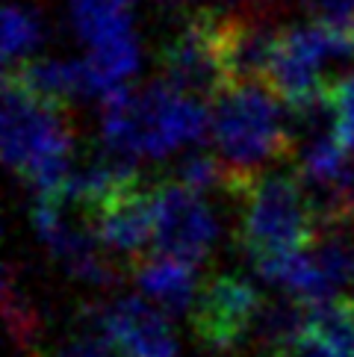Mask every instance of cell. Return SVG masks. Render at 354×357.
<instances>
[{
    "label": "cell",
    "mask_w": 354,
    "mask_h": 357,
    "mask_svg": "<svg viewBox=\"0 0 354 357\" xmlns=\"http://www.w3.org/2000/svg\"><path fill=\"white\" fill-rule=\"evenodd\" d=\"M269 357H343L334 346H328L322 337H316L313 331H301V334L277 342Z\"/></svg>",
    "instance_id": "ac0fdd59"
},
{
    "label": "cell",
    "mask_w": 354,
    "mask_h": 357,
    "mask_svg": "<svg viewBox=\"0 0 354 357\" xmlns=\"http://www.w3.org/2000/svg\"><path fill=\"white\" fill-rule=\"evenodd\" d=\"M351 219H354V189H351Z\"/></svg>",
    "instance_id": "ffe728a7"
},
{
    "label": "cell",
    "mask_w": 354,
    "mask_h": 357,
    "mask_svg": "<svg viewBox=\"0 0 354 357\" xmlns=\"http://www.w3.org/2000/svg\"><path fill=\"white\" fill-rule=\"evenodd\" d=\"M62 357H109V342L107 340H95V337L74 340Z\"/></svg>",
    "instance_id": "d6986e66"
},
{
    "label": "cell",
    "mask_w": 354,
    "mask_h": 357,
    "mask_svg": "<svg viewBox=\"0 0 354 357\" xmlns=\"http://www.w3.org/2000/svg\"><path fill=\"white\" fill-rule=\"evenodd\" d=\"M233 198L239 201V242L254 263L307 251L325 234L319 210L295 177L269 172Z\"/></svg>",
    "instance_id": "277c9868"
},
{
    "label": "cell",
    "mask_w": 354,
    "mask_h": 357,
    "mask_svg": "<svg viewBox=\"0 0 354 357\" xmlns=\"http://www.w3.org/2000/svg\"><path fill=\"white\" fill-rule=\"evenodd\" d=\"M331 56H337V50L316 21L286 24L275 39L263 83L284 100L289 112L305 109L331 95L334 83L325 77V62Z\"/></svg>",
    "instance_id": "5b68a950"
},
{
    "label": "cell",
    "mask_w": 354,
    "mask_h": 357,
    "mask_svg": "<svg viewBox=\"0 0 354 357\" xmlns=\"http://www.w3.org/2000/svg\"><path fill=\"white\" fill-rule=\"evenodd\" d=\"M160 66L166 83L210 104L231 86L222 50V15L207 9L189 15L162 47Z\"/></svg>",
    "instance_id": "8992f818"
},
{
    "label": "cell",
    "mask_w": 354,
    "mask_h": 357,
    "mask_svg": "<svg viewBox=\"0 0 354 357\" xmlns=\"http://www.w3.org/2000/svg\"><path fill=\"white\" fill-rule=\"evenodd\" d=\"M130 6L133 0H71V18L77 33L92 47L116 36L133 33Z\"/></svg>",
    "instance_id": "5bb4252c"
},
{
    "label": "cell",
    "mask_w": 354,
    "mask_h": 357,
    "mask_svg": "<svg viewBox=\"0 0 354 357\" xmlns=\"http://www.w3.org/2000/svg\"><path fill=\"white\" fill-rule=\"evenodd\" d=\"M174 181L183 183L186 189H192V192L204 195L207 189H213V186L224 189L227 174H224V165L219 162V157H213V154H192V157H186L180 165H177V177H174Z\"/></svg>",
    "instance_id": "2e32d148"
},
{
    "label": "cell",
    "mask_w": 354,
    "mask_h": 357,
    "mask_svg": "<svg viewBox=\"0 0 354 357\" xmlns=\"http://www.w3.org/2000/svg\"><path fill=\"white\" fill-rule=\"evenodd\" d=\"M133 278L139 289L169 313H183L186 307L192 310V304L201 292L192 266L174 260V257H162V254L139 257Z\"/></svg>",
    "instance_id": "7c38bea8"
},
{
    "label": "cell",
    "mask_w": 354,
    "mask_h": 357,
    "mask_svg": "<svg viewBox=\"0 0 354 357\" xmlns=\"http://www.w3.org/2000/svg\"><path fill=\"white\" fill-rule=\"evenodd\" d=\"M139 45L133 33L116 36V39H107L100 45H92L88 54L83 56L86 66V77L92 86V95H109L116 89L128 86V80L139 68Z\"/></svg>",
    "instance_id": "4fadbf2b"
},
{
    "label": "cell",
    "mask_w": 354,
    "mask_h": 357,
    "mask_svg": "<svg viewBox=\"0 0 354 357\" xmlns=\"http://www.w3.org/2000/svg\"><path fill=\"white\" fill-rule=\"evenodd\" d=\"M86 222L100 248L139 260L148 242H154V186L136 181L88 213Z\"/></svg>",
    "instance_id": "30bf717a"
},
{
    "label": "cell",
    "mask_w": 354,
    "mask_h": 357,
    "mask_svg": "<svg viewBox=\"0 0 354 357\" xmlns=\"http://www.w3.org/2000/svg\"><path fill=\"white\" fill-rule=\"evenodd\" d=\"M100 337L121 357H174L177 340L157 307L145 298H121L98 313Z\"/></svg>",
    "instance_id": "8fae6325"
},
{
    "label": "cell",
    "mask_w": 354,
    "mask_h": 357,
    "mask_svg": "<svg viewBox=\"0 0 354 357\" xmlns=\"http://www.w3.org/2000/svg\"><path fill=\"white\" fill-rule=\"evenodd\" d=\"M219 222L201 192L169 181L154 186V248L162 257L195 266L210 254Z\"/></svg>",
    "instance_id": "ba28073f"
},
{
    "label": "cell",
    "mask_w": 354,
    "mask_h": 357,
    "mask_svg": "<svg viewBox=\"0 0 354 357\" xmlns=\"http://www.w3.org/2000/svg\"><path fill=\"white\" fill-rule=\"evenodd\" d=\"M210 136L231 195L269 174L266 169L289 157L295 145L284 119V100L263 80L233 83L210 100Z\"/></svg>",
    "instance_id": "7a4b0ae2"
},
{
    "label": "cell",
    "mask_w": 354,
    "mask_h": 357,
    "mask_svg": "<svg viewBox=\"0 0 354 357\" xmlns=\"http://www.w3.org/2000/svg\"><path fill=\"white\" fill-rule=\"evenodd\" d=\"M42 42V24L30 9L9 3L3 9V62L6 68L30 62V54Z\"/></svg>",
    "instance_id": "9a60e30c"
},
{
    "label": "cell",
    "mask_w": 354,
    "mask_h": 357,
    "mask_svg": "<svg viewBox=\"0 0 354 357\" xmlns=\"http://www.w3.org/2000/svg\"><path fill=\"white\" fill-rule=\"evenodd\" d=\"M331 104H334V133L337 142L348 154H354V74L337 80L331 89Z\"/></svg>",
    "instance_id": "e0dca14e"
},
{
    "label": "cell",
    "mask_w": 354,
    "mask_h": 357,
    "mask_svg": "<svg viewBox=\"0 0 354 357\" xmlns=\"http://www.w3.org/2000/svg\"><path fill=\"white\" fill-rule=\"evenodd\" d=\"M33 225L47 251L74 278L88 280V284H109L116 278V269L104 257L100 242L95 239L83 213L71 207L62 195H39L33 207Z\"/></svg>",
    "instance_id": "9c48e42d"
},
{
    "label": "cell",
    "mask_w": 354,
    "mask_h": 357,
    "mask_svg": "<svg viewBox=\"0 0 354 357\" xmlns=\"http://www.w3.org/2000/svg\"><path fill=\"white\" fill-rule=\"evenodd\" d=\"M224 3H239V0H224Z\"/></svg>",
    "instance_id": "44dd1931"
},
{
    "label": "cell",
    "mask_w": 354,
    "mask_h": 357,
    "mask_svg": "<svg viewBox=\"0 0 354 357\" xmlns=\"http://www.w3.org/2000/svg\"><path fill=\"white\" fill-rule=\"evenodd\" d=\"M263 298L254 284L236 275H216L201 287L189 322L207 349L233 351L263 325Z\"/></svg>",
    "instance_id": "52a82bcc"
},
{
    "label": "cell",
    "mask_w": 354,
    "mask_h": 357,
    "mask_svg": "<svg viewBox=\"0 0 354 357\" xmlns=\"http://www.w3.org/2000/svg\"><path fill=\"white\" fill-rule=\"evenodd\" d=\"M68 104L33 95L3 74V160L39 195H56L74 174Z\"/></svg>",
    "instance_id": "3957f363"
},
{
    "label": "cell",
    "mask_w": 354,
    "mask_h": 357,
    "mask_svg": "<svg viewBox=\"0 0 354 357\" xmlns=\"http://www.w3.org/2000/svg\"><path fill=\"white\" fill-rule=\"evenodd\" d=\"M100 109L104 151L133 165L142 157H169L210 133V104L166 80L148 83L142 92L121 86L100 98Z\"/></svg>",
    "instance_id": "6da1fadb"
}]
</instances>
